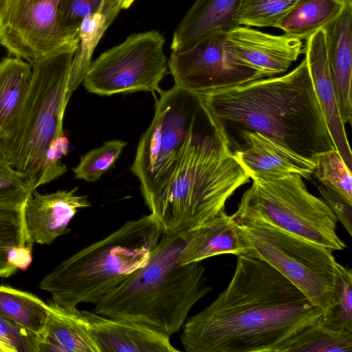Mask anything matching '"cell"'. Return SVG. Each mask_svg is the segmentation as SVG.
Here are the masks:
<instances>
[{
  "mask_svg": "<svg viewBox=\"0 0 352 352\" xmlns=\"http://www.w3.org/2000/svg\"><path fill=\"white\" fill-rule=\"evenodd\" d=\"M316 166L313 176L323 186L352 205L351 170L346 165L337 150L332 149L315 155Z\"/></svg>",
  "mask_w": 352,
  "mask_h": 352,
  "instance_id": "obj_27",
  "label": "cell"
},
{
  "mask_svg": "<svg viewBox=\"0 0 352 352\" xmlns=\"http://www.w3.org/2000/svg\"><path fill=\"white\" fill-rule=\"evenodd\" d=\"M186 233L182 252V265L220 254L247 255L248 246L233 215L225 210L201 226Z\"/></svg>",
  "mask_w": 352,
  "mask_h": 352,
  "instance_id": "obj_19",
  "label": "cell"
},
{
  "mask_svg": "<svg viewBox=\"0 0 352 352\" xmlns=\"http://www.w3.org/2000/svg\"><path fill=\"white\" fill-rule=\"evenodd\" d=\"M298 0H243L238 10V25L273 27Z\"/></svg>",
  "mask_w": 352,
  "mask_h": 352,
  "instance_id": "obj_31",
  "label": "cell"
},
{
  "mask_svg": "<svg viewBox=\"0 0 352 352\" xmlns=\"http://www.w3.org/2000/svg\"><path fill=\"white\" fill-rule=\"evenodd\" d=\"M76 50L60 52L32 66V78L25 100L0 135L9 163L30 179L36 180L51 142L64 133L67 86Z\"/></svg>",
  "mask_w": 352,
  "mask_h": 352,
  "instance_id": "obj_6",
  "label": "cell"
},
{
  "mask_svg": "<svg viewBox=\"0 0 352 352\" xmlns=\"http://www.w3.org/2000/svg\"><path fill=\"white\" fill-rule=\"evenodd\" d=\"M99 352H177L170 336L144 324L82 310Z\"/></svg>",
  "mask_w": 352,
  "mask_h": 352,
  "instance_id": "obj_16",
  "label": "cell"
},
{
  "mask_svg": "<svg viewBox=\"0 0 352 352\" xmlns=\"http://www.w3.org/2000/svg\"><path fill=\"white\" fill-rule=\"evenodd\" d=\"M165 38L157 30L132 34L122 43L91 61L82 81L98 96L162 91L160 82L168 72Z\"/></svg>",
  "mask_w": 352,
  "mask_h": 352,
  "instance_id": "obj_10",
  "label": "cell"
},
{
  "mask_svg": "<svg viewBox=\"0 0 352 352\" xmlns=\"http://www.w3.org/2000/svg\"><path fill=\"white\" fill-rule=\"evenodd\" d=\"M162 234L151 214L127 221L59 263L39 288L62 307L95 305L148 262Z\"/></svg>",
  "mask_w": 352,
  "mask_h": 352,
  "instance_id": "obj_5",
  "label": "cell"
},
{
  "mask_svg": "<svg viewBox=\"0 0 352 352\" xmlns=\"http://www.w3.org/2000/svg\"><path fill=\"white\" fill-rule=\"evenodd\" d=\"M226 32H212L186 50L172 51L168 67L174 85L200 94L261 79L229 56L224 45Z\"/></svg>",
  "mask_w": 352,
  "mask_h": 352,
  "instance_id": "obj_12",
  "label": "cell"
},
{
  "mask_svg": "<svg viewBox=\"0 0 352 352\" xmlns=\"http://www.w3.org/2000/svg\"><path fill=\"white\" fill-rule=\"evenodd\" d=\"M126 145L123 140H110L91 149L80 157L78 164L73 168L75 177L88 182L98 180L114 166Z\"/></svg>",
  "mask_w": 352,
  "mask_h": 352,
  "instance_id": "obj_29",
  "label": "cell"
},
{
  "mask_svg": "<svg viewBox=\"0 0 352 352\" xmlns=\"http://www.w3.org/2000/svg\"><path fill=\"white\" fill-rule=\"evenodd\" d=\"M250 179L204 110L170 184L148 210L163 233L187 232L224 210Z\"/></svg>",
  "mask_w": 352,
  "mask_h": 352,
  "instance_id": "obj_3",
  "label": "cell"
},
{
  "mask_svg": "<svg viewBox=\"0 0 352 352\" xmlns=\"http://www.w3.org/2000/svg\"><path fill=\"white\" fill-rule=\"evenodd\" d=\"M69 150V140L65 133L54 139L48 146L38 173L36 188L46 184L65 174L67 169L62 162Z\"/></svg>",
  "mask_w": 352,
  "mask_h": 352,
  "instance_id": "obj_34",
  "label": "cell"
},
{
  "mask_svg": "<svg viewBox=\"0 0 352 352\" xmlns=\"http://www.w3.org/2000/svg\"><path fill=\"white\" fill-rule=\"evenodd\" d=\"M238 226L247 243V256L276 269L322 315L330 311L337 283L338 262L333 250L267 222H238Z\"/></svg>",
  "mask_w": 352,
  "mask_h": 352,
  "instance_id": "obj_9",
  "label": "cell"
},
{
  "mask_svg": "<svg viewBox=\"0 0 352 352\" xmlns=\"http://www.w3.org/2000/svg\"><path fill=\"white\" fill-rule=\"evenodd\" d=\"M226 51L238 64L261 78L285 72L303 52L302 40L238 25L226 32Z\"/></svg>",
  "mask_w": 352,
  "mask_h": 352,
  "instance_id": "obj_13",
  "label": "cell"
},
{
  "mask_svg": "<svg viewBox=\"0 0 352 352\" xmlns=\"http://www.w3.org/2000/svg\"><path fill=\"white\" fill-rule=\"evenodd\" d=\"M0 352H14L12 349L0 340Z\"/></svg>",
  "mask_w": 352,
  "mask_h": 352,
  "instance_id": "obj_38",
  "label": "cell"
},
{
  "mask_svg": "<svg viewBox=\"0 0 352 352\" xmlns=\"http://www.w3.org/2000/svg\"><path fill=\"white\" fill-rule=\"evenodd\" d=\"M336 301L320 322L336 331L352 333V271L337 263Z\"/></svg>",
  "mask_w": 352,
  "mask_h": 352,
  "instance_id": "obj_30",
  "label": "cell"
},
{
  "mask_svg": "<svg viewBox=\"0 0 352 352\" xmlns=\"http://www.w3.org/2000/svg\"><path fill=\"white\" fill-rule=\"evenodd\" d=\"M303 52L313 86L335 148L351 170L352 153L339 111L327 56L326 38L322 28L307 40Z\"/></svg>",
  "mask_w": 352,
  "mask_h": 352,
  "instance_id": "obj_17",
  "label": "cell"
},
{
  "mask_svg": "<svg viewBox=\"0 0 352 352\" xmlns=\"http://www.w3.org/2000/svg\"><path fill=\"white\" fill-rule=\"evenodd\" d=\"M49 305L36 296L0 285V314L38 336L45 326Z\"/></svg>",
  "mask_w": 352,
  "mask_h": 352,
  "instance_id": "obj_25",
  "label": "cell"
},
{
  "mask_svg": "<svg viewBox=\"0 0 352 352\" xmlns=\"http://www.w3.org/2000/svg\"><path fill=\"white\" fill-rule=\"evenodd\" d=\"M322 316L320 309L267 263L240 255L226 288L186 320L180 340L188 352H276Z\"/></svg>",
  "mask_w": 352,
  "mask_h": 352,
  "instance_id": "obj_1",
  "label": "cell"
},
{
  "mask_svg": "<svg viewBox=\"0 0 352 352\" xmlns=\"http://www.w3.org/2000/svg\"><path fill=\"white\" fill-rule=\"evenodd\" d=\"M48 305L47 320L38 336L39 352H99L82 310L53 301Z\"/></svg>",
  "mask_w": 352,
  "mask_h": 352,
  "instance_id": "obj_21",
  "label": "cell"
},
{
  "mask_svg": "<svg viewBox=\"0 0 352 352\" xmlns=\"http://www.w3.org/2000/svg\"><path fill=\"white\" fill-rule=\"evenodd\" d=\"M62 0H0V44L31 66L77 48L78 33L60 25Z\"/></svg>",
  "mask_w": 352,
  "mask_h": 352,
  "instance_id": "obj_11",
  "label": "cell"
},
{
  "mask_svg": "<svg viewBox=\"0 0 352 352\" xmlns=\"http://www.w3.org/2000/svg\"><path fill=\"white\" fill-rule=\"evenodd\" d=\"M331 81L344 124L352 119V0H344L340 14L324 25Z\"/></svg>",
  "mask_w": 352,
  "mask_h": 352,
  "instance_id": "obj_18",
  "label": "cell"
},
{
  "mask_svg": "<svg viewBox=\"0 0 352 352\" xmlns=\"http://www.w3.org/2000/svg\"><path fill=\"white\" fill-rule=\"evenodd\" d=\"M153 119L142 134L130 170L148 208L170 184L189 135L204 113L199 96L175 85L159 93Z\"/></svg>",
  "mask_w": 352,
  "mask_h": 352,
  "instance_id": "obj_8",
  "label": "cell"
},
{
  "mask_svg": "<svg viewBox=\"0 0 352 352\" xmlns=\"http://www.w3.org/2000/svg\"><path fill=\"white\" fill-rule=\"evenodd\" d=\"M250 179H270L296 174L310 178L316 164L258 132H243L230 147Z\"/></svg>",
  "mask_w": 352,
  "mask_h": 352,
  "instance_id": "obj_15",
  "label": "cell"
},
{
  "mask_svg": "<svg viewBox=\"0 0 352 352\" xmlns=\"http://www.w3.org/2000/svg\"><path fill=\"white\" fill-rule=\"evenodd\" d=\"M32 249L27 245L12 248L8 254V263L17 270H28L32 261Z\"/></svg>",
  "mask_w": 352,
  "mask_h": 352,
  "instance_id": "obj_37",
  "label": "cell"
},
{
  "mask_svg": "<svg viewBox=\"0 0 352 352\" xmlns=\"http://www.w3.org/2000/svg\"><path fill=\"white\" fill-rule=\"evenodd\" d=\"M135 0H121L122 9H126L130 7Z\"/></svg>",
  "mask_w": 352,
  "mask_h": 352,
  "instance_id": "obj_39",
  "label": "cell"
},
{
  "mask_svg": "<svg viewBox=\"0 0 352 352\" xmlns=\"http://www.w3.org/2000/svg\"><path fill=\"white\" fill-rule=\"evenodd\" d=\"M23 206L0 204V277L7 278L16 272L8 263V254L15 246L25 245Z\"/></svg>",
  "mask_w": 352,
  "mask_h": 352,
  "instance_id": "obj_28",
  "label": "cell"
},
{
  "mask_svg": "<svg viewBox=\"0 0 352 352\" xmlns=\"http://www.w3.org/2000/svg\"><path fill=\"white\" fill-rule=\"evenodd\" d=\"M121 10V0H62L59 9L60 25L69 32L78 33L85 16L101 10Z\"/></svg>",
  "mask_w": 352,
  "mask_h": 352,
  "instance_id": "obj_33",
  "label": "cell"
},
{
  "mask_svg": "<svg viewBox=\"0 0 352 352\" xmlns=\"http://www.w3.org/2000/svg\"><path fill=\"white\" fill-rule=\"evenodd\" d=\"M343 6L344 0H298L274 28L290 36L307 40L336 17Z\"/></svg>",
  "mask_w": 352,
  "mask_h": 352,
  "instance_id": "obj_22",
  "label": "cell"
},
{
  "mask_svg": "<svg viewBox=\"0 0 352 352\" xmlns=\"http://www.w3.org/2000/svg\"><path fill=\"white\" fill-rule=\"evenodd\" d=\"M324 201L340 221L350 236H352V205L334 191L319 186L317 187Z\"/></svg>",
  "mask_w": 352,
  "mask_h": 352,
  "instance_id": "obj_36",
  "label": "cell"
},
{
  "mask_svg": "<svg viewBox=\"0 0 352 352\" xmlns=\"http://www.w3.org/2000/svg\"><path fill=\"white\" fill-rule=\"evenodd\" d=\"M186 233H163L148 262L94 305L104 316L135 321L168 336L177 333L192 307L210 292L205 267L180 257Z\"/></svg>",
  "mask_w": 352,
  "mask_h": 352,
  "instance_id": "obj_4",
  "label": "cell"
},
{
  "mask_svg": "<svg viewBox=\"0 0 352 352\" xmlns=\"http://www.w3.org/2000/svg\"><path fill=\"white\" fill-rule=\"evenodd\" d=\"M243 0H196L174 31L170 49H188L208 34L238 26L236 16Z\"/></svg>",
  "mask_w": 352,
  "mask_h": 352,
  "instance_id": "obj_20",
  "label": "cell"
},
{
  "mask_svg": "<svg viewBox=\"0 0 352 352\" xmlns=\"http://www.w3.org/2000/svg\"><path fill=\"white\" fill-rule=\"evenodd\" d=\"M0 340L16 351L39 352L37 336L0 314Z\"/></svg>",
  "mask_w": 352,
  "mask_h": 352,
  "instance_id": "obj_35",
  "label": "cell"
},
{
  "mask_svg": "<svg viewBox=\"0 0 352 352\" xmlns=\"http://www.w3.org/2000/svg\"><path fill=\"white\" fill-rule=\"evenodd\" d=\"M36 180L30 179L9 163L0 141V204L23 206L36 188Z\"/></svg>",
  "mask_w": 352,
  "mask_h": 352,
  "instance_id": "obj_32",
  "label": "cell"
},
{
  "mask_svg": "<svg viewBox=\"0 0 352 352\" xmlns=\"http://www.w3.org/2000/svg\"><path fill=\"white\" fill-rule=\"evenodd\" d=\"M352 333L330 329L320 321L283 342L276 352H351Z\"/></svg>",
  "mask_w": 352,
  "mask_h": 352,
  "instance_id": "obj_26",
  "label": "cell"
},
{
  "mask_svg": "<svg viewBox=\"0 0 352 352\" xmlns=\"http://www.w3.org/2000/svg\"><path fill=\"white\" fill-rule=\"evenodd\" d=\"M78 188L47 194L32 191L22 208L27 245H50L69 232V223L78 210L91 205L87 196L76 194Z\"/></svg>",
  "mask_w": 352,
  "mask_h": 352,
  "instance_id": "obj_14",
  "label": "cell"
},
{
  "mask_svg": "<svg viewBox=\"0 0 352 352\" xmlns=\"http://www.w3.org/2000/svg\"><path fill=\"white\" fill-rule=\"evenodd\" d=\"M119 12L117 9L101 10L89 14L82 21L78 30V44L69 74L66 92L67 101L82 82L96 47Z\"/></svg>",
  "mask_w": 352,
  "mask_h": 352,
  "instance_id": "obj_23",
  "label": "cell"
},
{
  "mask_svg": "<svg viewBox=\"0 0 352 352\" xmlns=\"http://www.w3.org/2000/svg\"><path fill=\"white\" fill-rule=\"evenodd\" d=\"M232 215L241 223H269L333 251L346 248L337 234L336 215L299 175L253 179Z\"/></svg>",
  "mask_w": 352,
  "mask_h": 352,
  "instance_id": "obj_7",
  "label": "cell"
},
{
  "mask_svg": "<svg viewBox=\"0 0 352 352\" xmlns=\"http://www.w3.org/2000/svg\"><path fill=\"white\" fill-rule=\"evenodd\" d=\"M32 67L18 57L0 62V135L19 111L29 90Z\"/></svg>",
  "mask_w": 352,
  "mask_h": 352,
  "instance_id": "obj_24",
  "label": "cell"
},
{
  "mask_svg": "<svg viewBox=\"0 0 352 352\" xmlns=\"http://www.w3.org/2000/svg\"><path fill=\"white\" fill-rule=\"evenodd\" d=\"M197 95L227 144L243 132H258L312 160L335 149L305 58L285 75Z\"/></svg>",
  "mask_w": 352,
  "mask_h": 352,
  "instance_id": "obj_2",
  "label": "cell"
}]
</instances>
